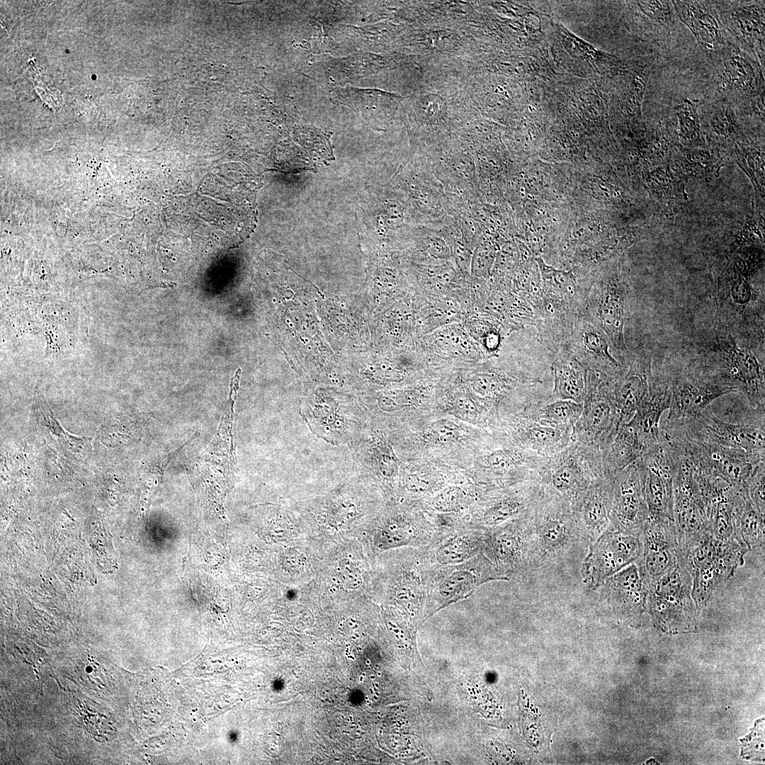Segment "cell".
<instances>
[{
	"label": "cell",
	"mask_w": 765,
	"mask_h": 765,
	"mask_svg": "<svg viewBox=\"0 0 765 765\" xmlns=\"http://www.w3.org/2000/svg\"><path fill=\"white\" fill-rule=\"evenodd\" d=\"M671 400L663 423L684 422L704 411L720 397L737 392L734 388L715 384L690 373H677L667 380Z\"/></svg>",
	"instance_id": "21"
},
{
	"label": "cell",
	"mask_w": 765,
	"mask_h": 765,
	"mask_svg": "<svg viewBox=\"0 0 765 765\" xmlns=\"http://www.w3.org/2000/svg\"><path fill=\"white\" fill-rule=\"evenodd\" d=\"M477 496L460 485L443 487L428 499L429 517L438 527L466 520Z\"/></svg>",
	"instance_id": "30"
},
{
	"label": "cell",
	"mask_w": 765,
	"mask_h": 765,
	"mask_svg": "<svg viewBox=\"0 0 765 765\" xmlns=\"http://www.w3.org/2000/svg\"><path fill=\"white\" fill-rule=\"evenodd\" d=\"M425 436L433 443L447 445L458 441L461 431L455 422L447 419H440L431 423Z\"/></svg>",
	"instance_id": "41"
},
{
	"label": "cell",
	"mask_w": 765,
	"mask_h": 765,
	"mask_svg": "<svg viewBox=\"0 0 765 765\" xmlns=\"http://www.w3.org/2000/svg\"><path fill=\"white\" fill-rule=\"evenodd\" d=\"M696 441L764 454V418L733 422L717 416L710 406L697 416L684 422L671 423Z\"/></svg>",
	"instance_id": "11"
},
{
	"label": "cell",
	"mask_w": 765,
	"mask_h": 765,
	"mask_svg": "<svg viewBox=\"0 0 765 765\" xmlns=\"http://www.w3.org/2000/svg\"><path fill=\"white\" fill-rule=\"evenodd\" d=\"M750 550L735 538L722 540L708 531L698 540L678 548V562L689 573L696 608L706 606L713 594L744 565Z\"/></svg>",
	"instance_id": "1"
},
{
	"label": "cell",
	"mask_w": 765,
	"mask_h": 765,
	"mask_svg": "<svg viewBox=\"0 0 765 765\" xmlns=\"http://www.w3.org/2000/svg\"><path fill=\"white\" fill-rule=\"evenodd\" d=\"M705 380L741 392L753 409H764V366L750 348L738 345L731 334L718 337Z\"/></svg>",
	"instance_id": "3"
},
{
	"label": "cell",
	"mask_w": 765,
	"mask_h": 765,
	"mask_svg": "<svg viewBox=\"0 0 765 765\" xmlns=\"http://www.w3.org/2000/svg\"><path fill=\"white\" fill-rule=\"evenodd\" d=\"M645 480L646 468L641 458L615 474L609 526L641 538L649 514Z\"/></svg>",
	"instance_id": "14"
},
{
	"label": "cell",
	"mask_w": 765,
	"mask_h": 765,
	"mask_svg": "<svg viewBox=\"0 0 765 765\" xmlns=\"http://www.w3.org/2000/svg\"><path fill=\"white\" fill-rule=\"evenodd\" d=\"M471 338L460 324H449L425 336L421 346L426 351H434L465 361L484 358L482 349Z\"/></svg>",
	"instance_id": "31"
},
{
	"label": "cell",
	"mask_w": 765,
	"mask_h": 765,
	"mask_svg": "<svg viewBox=\"0 0 765 765\" xmlns=\"http://www.w3.org/2000/svg\"><path fill=\"white\" fill-rule=\"evenodd\" d=\"M407 244L413 264L428 265L453 261L446 240L430 227L416 226Z\"/></svg>",
	"instance_id": "33"
},
{
	"label": "cell",
	"mask_w": 765,
	"mask_h": 765,
	"mask_svg": "<svg viewBox=\"0 0 765 765\" xmlns=\"http://www.w3.org/2000/svg\"><path fill=\"white\" fill-rule=\"evenodd\" d=\"M534 499L522 492H504L491 497L468 515L466 521L484 531L507 521L526 516L534 509Z\"/></svg>",
	"instance_id": "28"
},
{
	"label": "cell",
	"mask_w": 765,
	"mask_h": 765,
	"mask_svg": "<svg viewBox=\"0 0 765 765\" xmlns=\"http://www.w3.org/2000/svg\"><path fill=\"white\" fill-rule=\"evenodd\" d=\"M452 404L454 409L461 415L475 417L478 414V409L475 402L465 392L455 394Z\"/></svg>",
	"instance_id": "47"
},
{
	"label": "cell",
	"mask_w": 765,
	"mask_h": 765,
	"mask_svg": "<svg viewBox=\"0 0 765 765\" xmlns=\"http://www.w3.org/2000/svg\"><path fill=\"white\" fill-rule=\"evenodd\" d=\"M429 516L412 508L383 515L369 531L373 549L388 551L426 545L438 529Z\"/></svg>",
	"instance_id": "15"
},
{
	"label": "cell",
	"mask_w": 765,
	"mask_h": 765,
	"mask_svg": "<svg viewBox=\"0 0 765 765\" xmlns=\"http://www.w3.org/2000/svg\"><path fill=\"white\" fill-rule=\"evenodd\" d=\"M586 314L608 336L623 359L628 353L624 339L627 307L631 293L628 282L617 274L582 284Z\"/></svg>",
	"instance_id": "7"
},
{
	"label": "cell",
	"mask_w": 765,
	"mask_h": 765,
	"mask_svg": "<svg viewBox=\"0 0 765 765\" xmlns=\"http://www.w3.org/2000/svg\"><path fill=\"white\" fill-rule=\"evenodd\" d=\"M734 538L749 550L764 545V516L749 499L744 485H734L730 496Z\"/></svg>",
	"instance_id": "29"
},
{
	"label": "cell",
	"mask_w": 765,
	"mask_h": 765,
	"mask_svg": "<svg viewBox=\"0 0 765 765\" xmlns=\"http://www.w3.org/2000/svg\"><path fill=\"white\" fill-rule=\"evenodd\" d=\"M599 588V604L620 619L638 620L647 606L648 591L635 562L608 577Z\"/></svg>",
	"instance_id": "24"
},
{
	"label": "cell",
	"mask_w": 765,
	"mask_h": 765,
	"mask_svg": "<svg viewBox=\"0 0 765 765\" xmlns=\"http://www.w3.org/2000/svg\"><path fill=\"white\" fill-rule=\"evenodd\" d=\"M556 354L557 358L551 366L555 395L560 400L582 403L586 388L587 367L565 348Z\"/></svg>",
	"instance_id": "32"
},
{
	"label": "cell",
	"mask_w": 765,
	"mask_h": 765,
	"mask_svg": "<svg viewBox=\"0 0 765 765\" xmlns=\"http://www.w3.org/2000/svg\"><path fill=\"white\" fill-rule=\"evenodd\" d=\"M584 314V297L578 283L570 278L542 283L535 326L538 341L553 353L566 345L577 319Z\"/></svg>",
	"instance_id": "4"
},
{
	"label": "cell",
	"mask_w": 765,
	"mask_h": 765,
	"mask_svg": "<svg viewBox=\"0 0 765 765\" xmlns=\"http://www.w3.org/2000/svg\"><path fill=\"white\" fill-rule=\"evenodd\" d=\"M493 581H509L483 553L461 564L431 569L423 623L443 608L470 596Z\"/></svg>",
	"instance_id": "5"
},
{
	"label": "cell",
	"mask_w": 765,
	"mask_h": 765,
	"mask_svg": "<svg viewBox=\"0 0 765 765\" xmlns=\"http://www.w3.org/2000/svg\"><path fill=\"white\" fill-rule=\"evenodd\" d=\"M641 543V553L635 563L647 589L677 564L679 545L674 521L648 514Z\"/></svg>",
	"instance_id": "18"
},
{
	"label": "cell",
	"mask_w": 765,
	"mask_h": 765,
	"mask_svg": "<svg viewBox=\"0 0 765 765\" xmlns=\"http://www.w3.org/2000/svg\"><path fill=\"white\" fill-rule=\"evenodd\" d=\"M613 476L596 482L571 508L582 544L591 545L611 523Z\"/></svg>",
	"instance_id": "26"
},
{
	"label": "cell",
	"mask_w": 765,
	"mask_h": 765,
	"mask_svg": "<svg viewBox=\"0 0 765 765\" xmlns=\"http://www.w3.org/2000/svg\"><path fill=\"white\" fill-rule=\"evenodd\" d=\"M588 368L614 380L624 373V363L606 333L586 314L576 321L572 332L563 348ZM562 348V349H563Z\"/></svg>",
	"instance_id": "19"
},
{
	"label": "cell",
	"mask_w": 765,
	"mask_h": 765,
	"mask_svg": "<svg viewBox=\"0 0 765 765\" xmlns=\"http://www.w3.org/2000/svg\"><path fill=\"white\" fill-rule=\"evenodd\" d=\"M465 327L482 349L485 357L493 356L499 351L503 332H507L500 322L482 314L468 318Z\"/></svg>",
	"instance_id": "34"
},
{
	"label": "cell",
	"mask_w": 765,
	"mask_h": 765,
	"mask_svg": "<svg viewBox=\"0 0 765 765\" xmlns=\"http://www.w3.org/2000/svg\"><path fill=\"white\" fill-rule=\"evenodd\" d=\"M641 538L611 526L589 545L581 569L584 583L599 589L610 576L634 563L640 555Z\"/></svg>",
	"instance_id": "12"
},
{
	"label": "cell",
	"mask_w": 765,
	"mask_h": 765,
	"mask_svg": "<svg viewBox=\"0 0 765 765\" xmlns=\"http://www.w3.org/2000/svg\"><path fill=\"white\" fill-rule=\"evenodd\" d=\"M91 79H96V76L95 74H93V75H91Z\"/></svg>",
	"instance_id": "48"
},
{
	"label": "cell",
	"mask_w": 765,
	"mask_h": 765,
	"mask_svg": "<svg viewBox=\"0 0 765 765\" xmlns=\"http://www.w3.org/2000/svg\"><path fill=\"white\" fill-rule=\"evenodd\" d=\"M339 567L343 581L347 586L351 589H358L363 584L362 572L352 562L344 560L341 562Z\"/></svg>",
	"instance_id": "46"
},
{
	"label": "cell",
	"mask_w": 765,
	"mask_h": 765,
	"mask_svg": "<svg viewBox=\"0 0 765 765\" xmlns=\"http://www.w3.org/2000/svg\"><path fill=\"white\" fill-rule=\"evenodd\" d=\"M402 488L406 496L415 498L429 497L441 487L435 480L425 475L408 473L402 479Z\"/></svg>",
	"instance_id": "40"
},
{
	"label": "cell",
	"mask_w": 765,
	"mask_h": 765,
	"mask_svg": "<svg viewBox=\"0 0 765 765\" xmlns=\"http://www.w3.org/2000/svg\"><path fill=\"white\" fill-rule=\"evenodd\" d=\"M691 588V577L678 561L671 571L647 588V606L659 629L678 633L695 628L696 606Z\"/></svg>",
	"instance_id": "6"
},
{
	"label": "cell",
	"mask_w": 765,
	"mask_h": 765,
	"mask_svg": "<svg viewBox=\"0 0 765 765\" xmlns=\"http://www.w3.org/2000/svg\"><path fill=\"white\" fill-rule=\"evenodd\" d=\"M583 409L582 403L570 400H559L544 407L543 416L553 426H568L578 420Z\"/></svg>",
	"instance_id": "37"
},
{
	"label": "cell",
	"mask_w": 765,
	"mask_h": 765,
	"mask_svg": "<svg viewBox=\"0 0 765 765\" xmlns=\"http://www.w3.org/2000/svg\"><path fill=\"white\" fill-rule=\"evenodd\" d=\"M349 447L354 472H370L385 484L392 482L398 472L399 460L384 434L362 431Z\"/></svg>",
	"instance_id": "27"
},
{
	"label": "cell",
	"mask_w": 765,
	"mask_h": 765,
	"mask_svg": "<svg viewBox=\"0 0 765 765\" xmlns=\"http://www.w3.org/2000/svg\"><path fill=\"white\" fill-rule=\"evenodd\" d=\"M704 101L698 99L689 100L686 98L682 103L674 108L677 115L682 135L689 140H697L699 137V116L698 108Z\"/></svg>",
	"instance_id": "38"
},
{
	"label": "cell",
	"mask_w": 765,
	"mask_h": 765,
	"mask_svg": "<svg viewBox=\"0 0 765 765\" xmlns=\"http://www.w3.org/2000/svg\"><path fill=\"white\" fill-rule=\"evenodd\" d=\"M300 414L317 438L348 446L363 431V413L351 400L319 397L301 404Z\"/></svg>",
	"instance_id": "10"
},
{
	"label": "cell",
	"mask_w": 765,
	"mask_h": 765,
	"mask_svg": "<svg viewBox=\"0 0 765 765\" xmlns=\"http://www.w3.org/2000/svg\"><path fill=\"white\" fill-rule=\"evenodd\" d=\"M482 552L509 580L533 572L534 537L529 515L488 531Z\"/></svg>",
	"instance_id": "9"
},
{
	"label": "cell",
	"mask_w": 765,
	"mask_h": 765,
	"mask_svg": "<svg viewBox=\"0 0 765 765\" xmlns=\"http://www.w3.org/2000/svg\"><path fill=\"white\" fill-rule=\"evenodd\" d=\"M487 531L463 520L438 528L421 550L430 569L463 563L483 551Z\"/></svg>",
	"instance_id": "17"
},
{
	"label": "cell",
	"mask_w": 765,
	"mask_h": 765,
	"mask_svg": "<svg viewBox=\"0 0 765 765\" xmlns=\"http://www.w3.org/2000/svg\"><path fill=\"white\" fill-rule=\"evenodd\" d=\"M395 551L390 592L416 626L423 623L431 569L425 561L421 548H404Z\"/></svg>",
	"instance_id": "13"
},
{
	"label": "cell",
	"mask_w": 765,
	"mask_h": 765,
	"mask_svg": "<svg viewBox=\"0 0 765 765\" xmlns=\"http://www.w3.org/2000/svg\"><path fill=\"white\" fill-rule=\"evenodd\" d=\"M526 436L536 448L550 450L563 443L562 429L549 425L533 424L526 429Z\"/></svg>",
	"instance_id": "39"
},
{
	"label": "cell",
	"mask_w": 765,
	"mask_h": 765,
	"mask_svg": "<svg viewBox=\"0 0 765 765\" xmlns=\"http://www.w3.org/2000/svg\"><path fill=\"white\" fill-rule=\"evenodd\" d=\"M404 179L406 198L419 225L431 226L451 215L444 186L431 164L413 162Z\"/></svg>",
	"instance_id": "20"
},
{
	"label": "cell",
	"mask_w": 765,
	"mask_h": 765,
	"mask_svg": "<svg viewBox=\"0 0 765 765\" xmlns=\"http://www.w3.org/2000/svg\"><path fill=\"white\" fill-rule=\"evenodd\" d=\"M414 395L402 392L396 395L385 394L377 398L375 407L378 414L390 416L403 410L413 404Z\"/></svg>",
	"instance_id": "42"
},
{
	"label": "cell",
	"mask_w": 765,
	"mask_h": 765,
	"mask_svg": "<svg viewBox=\"0 0 765 765\" xmlns=\"http://www.w3.org/2000/svg\"><path fill=\"white\" fill-rule=\"evenodd\" d=\"M715 64L713 79L716 99L730 101L749 115L764 116V69L730 39Z\"/></svg>",
	"instance_id": "2"
},
{
	"label": "cell",
	"mask_w": 765,
	"mask_h": 765,
	"mask_svg": "<svg viewBox=\"0 0 765 765\" xmlns=\"http://www.w3.org/2000/svg\"><path fill=\"white\" fill-rule=\"evenodd\" d=\"M534 537L535 570L582 544L568 506L545 497L529 514Z\"/></svg>",
	"instance_id": "8"
},
{
	"label": "cell",
	"mask_w": 765,
	"mask_h": 765,
	"mask_svg": "<svg viewBox=\"0 0 765 765\" xmlns=\"http://www.w3.org/2000/svg\"><path fill=\"white\" fill-rule=\"evenodd\" d=\"M625 361L628 368L615 382L613 390L619 426L630 421L647 399L654 380L652 356L648 351L639 350L630 355L628 352Z\"/></svg>",
	"instance_id": "23"
},
{
	"label": "cell",
	"mask_w": 765,
	"mask_h": 765,
	"mask_svg": "<svg viewBox=\"0 0 765 765\" xmlns=\"http://www.w3.org/2000/svg\"><path fill=\"white\" fill-rule=\"evenodd\" d=\"M519 457L511 450L506 449L497 450L486 455L483 464L486 468L495 471H504L516 465Z\"/></svg>",
	"instance_id": "45"
},
{
	"label": "cell",
	"mask_w": 765,
	"mask_h": 765,
	"mask_svg": "<svg viewBox=\"0 0 765 765\" xmlns=\"http://www.w3.org/2000/svg\"><path fill=\"white\" fill-rule=\"evenodd\" d=\"M493 251L486 244L477 243L473 250L470 273L473 278H482L489 272L493 261Z\"/></svg>",
	"instance_id": "43"
},
{
	"label": "cell",
	"mask_w": 765,
	"mask_h": 765,
	"mask_svg": "<svg viewBox=\"0 0 765 765\" xmlns=\"http://www.w3.org/2000/svg\"><path fill=\"white\" fill-rule=\"evenodd\" d=\"M676 16L692 32L701 50L714 62L728 38L714 1H672Z\"/></svg>",
	"instance_id": "25"
},
{
	"label": "cell",
	"mask_w": 765,
	"mask_h": 765,
	"mask_svg": "<svg viewBox=\"0 0 765 765\" xmlns=\"http://www.w3.org/2000/svg\"><path fill=\"white\" fill-rule=\"evenodd\" d=\"M725 31L764 69V1H714Z\"/></svg>",
	"instance_id": "16"
},
{
	"label": "cell",
	"mask_w": 765,
	"mask_h": 765,
	"mask_svg": "<svg viewBox=\"0 0 765 765\" xmlns=\"http://www.w3.org/2000/svg\"><path fill=\"white\" fill-rule=\"evenodd\" d=\"M641 458L646 468L645 495L649 515L674 521L675 465L667 445L659 438V442Z\"/></svg>",
	"instance_id": "22"
},
{
	"label": "cell",
	"mask_w": 765,
	"mask_h": 765,
	"mask_svg": "<svg viewBox=\"0 0 765 765\" xmlns=\"http://www.w3.org/2000/svg\"><path fill=\"white\" fill-rule=\"evenodd\" d=\"M748 496L756 509L764 516V465L752 475L744 483Z\"/></svg>",
	"instance_id": "44"
},
{
	"label": "cell",
	"mask_w": 765,
	"mask_h": 765,
	"mask_svg": "<svg viewBox=\"0 0 765 765\" xmlns=\"http://www.w3.org/2000/svg\"><path fill=\"white\" fill-rule=\"evenodd\" d=\"M472 391L478 397L494 399L503 395L509 389V382L494 372H481L472 375L468 381Z\"/></svg>",
	"instance_id": "36"
},
{
	"label": "cell",
	"mask_w": 765,
	"mask_h": 765,
	"mask_svg": "<svg viewBox=\"0 0 765 765\" xmlns=\"http://www.w3.org/2000/svg\"><path fill=\"white\" fill-rule=\"evenodd\" d=\"M635 4L653 35L666 37L670 33L678 18L672 1H638Z\"/></svg>",
	"instance_id": "35"
}]
</instances>
